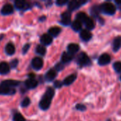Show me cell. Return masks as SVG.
<instances>
[{"label":"cell","instance_id":"obj_36","mask_svg":"<svg viewBox=\"0 0 121 121\" xmlns=\"http://www.w3.org/2000/svg\"><path fill=\"white\" fill-rule=\"evenodd\" d=\"M54 86L56 87V88H60L61 86H62V83L59 81H56L55 83H54Z\"/></svg>","mask_w":121,"mask_h":121},{"label":"cell","instance_id":"obj_34","mask_svg":"<svg viewBox=\"0 0 121 121\" xmlns=\"http://www.w3.org/2000/svg\"><path fill=\"white\" fill-rule=\"evenodd\" d=\"M18 65V60H13L11 62V66L12 68H15Z\"/></svg>","mask_w":121,"mask_h":121},{"label":"cell","instance_id":"obj_22","mask_svg":"<svg viewBox=\"0 0 121 121\" xmlns=\"http://www.w3.org/2000/svg\"><path fill=\"white\" fill-rule=\"evenodd\" d=\"M61 31V29L59 27H52L48 30V33L49 35L52 37H56L57 36Z\"/></svg>","mask_w":121,"mask_h":121},{"label":"cell","instance_id":"obj_21","mask_svg":"<svg viewBox=\"0 0 121 121\" xmlns=\"http://www.w3.org/2000/svg\"><path fill=\"white\" fill-rule=\"evenodd\" d=\"M14 5L18 9H24L27 6V3L24 0H16L14 2Z\"/></svg>","mask_w":121,"mask_h":121},{"label":"cell","instance_id":"obj_37","mask_svg":"<svg viewBox=\"0 0 121 121\" xmlns=\"http://www.w3.org/2000/svg\"><path fill=\"white\" fill-rule=\"evenodd\" d=\"M118 5H120V4H121V0H118V1H115Z\"/></svg>","mask_w":121,"mask_h":121},{"label":"cell","instance_id":"obj_20","mask_svg":"<svg viewBox=\"0 0 121 121\" xmlns=\"http://www.w3.org/2000/svg\"><path fill=\"white\" fill-rule=\"evenodd\" d=\"M5 52L9 55H12L15 52V47L12 43H8L5 47Z\"/></svg>","mask_w":121,"mask_h":121},{"label":"cell","instance_id":"obj_25","mask_svg":"<svg viewBox=\"0 0 121 121\" xmlns=\"http://www.w3.org/2000/svg\"><path fill=\"white\" fill-rule=\"evenodd\" d=\"M101 12L100 11V7L97 5H94L91 9V15L95 17V18H97L99 15V13Z\"/></svg>","mask_w":121,"mask_h":121},{"label":"cell","instance_id":"obj_14","mask_svg":"<svg viewBox=\"0 0 121 121\" xmlns=\"http://www.w3.org/2000/svg\"><path fill=\"white\" fill-rule=\"evenodd\" d=\"M15 93V90L11 88H7L3 86H0V94L1 95H11Z\"/></svg>","mask_w":121,"mask_h":121},{"label":"cell","instance_id":"obj_8","mask_svg":"<svg viewBox=\"0 0 121 121\" xmlns=\"http://www.w3.org/2000/svg\"><path fill=\"white\" fill-rule=\"evenodd\" d=\"M19 84V82H18V81L12 80V79H8V80L3 81L1 83L0 86H3L7 87V88H11V87H13V86H18Z\"/></svg>","mask_w":121,"mask_h":121},{"label":"cell","instance_id":"obj_12","mask_svg":"<svg viewBox=\"0 0 121 121\" xmlns=\"http://www.w3.org/2000/svg\"><path fill=\"white\" fill-rule=\"evenodd\" d=\"M121 48V36L116 37L113 42V50L114 52H117Z\"/></svg>","mask_w":121,"mask_h":121},{"label":"cell","instance_id":"obj_29","mask_svg":"<svg viewBox=\"0 0 121 121\" xmlns=\"http://www.w3.org/2000/svg\"><path fill=\"white\" fill-rule=\"evenodd\" d=\"M113 68L117 73H121V62H116L113 64Z\"/></svg>","mask_w":121,"mask_h":121},{"label":"cell","instance_id":"obj_16","mask_svg":"<svg viewBox=\"0 0 121 121\" xmlns=\"http://www.w3.org/2000/svg\"><path fill=\"white\" fill-rule=\"evenodd\" d=\"M76 77H77V76H76V74H72L69 75L68 77H67L64 79L63 84L64 85H66V86L71 85V84H73V83L75 82V80L76 79Z\"/></svg>","mask_w":121,"mask_h":121},{"label":"cell","instance_id":"obj_30","mask_svg":"<svg viewBox=\"0 0 121 121\" xmlns=\"http://www.w3.org/2000/svg\"><path fill=\"white\" fill-rule=\"evenodd\" d=\"M30 104V99H29V98H25L22 101H21V106L22 107H27Z\"/></svg>","mask_w":121,"mask_h":121},{"label":"cell","instance_id":"obj_39","mask_svg":"<svg viewBox=\"0 0 121 121\" xmlns=\"http://www.w3.org/2000/svg\"></svg>","mask_w":121,"mask_h":121},{"label":"cell","instance_id":"obj_33","mask_svg":"<svg viewBox=\"0 0 121 121\" xmlns=\"http://www.w3.org/2000/svg\"><path fill=\"white\" fill-rule=\"evenodd\" d=\"M29 48H30V45H29V44H26V45L24 46L23 50H22L23 53H24V54L26 53V52H27V51H28V50L29 49Z\"/></svg>","mask_w":121,"mask_h":121},{"label":"cell","instance_id":"obj_24","mask_svg":"<svg viewBox=\"0 0 121 121\" xmlns=\"http://www.w3.org/2000/svg\"><path fill=\"white\" fill-rule=\"evenodd\" d=\"M88 18V16L84 12H80L76 15V18H77L76 20L79 21L81 23H84Z\"/></svg>","mask_w":121,"mask_h":121},{"label":"cell","instance_id":"obj_4","mask_svg":"<svg viewBox=\"0 0 121 121\" xmlns=\"http://www.w3.org/2000/svg\"><path fill=\"white\" fill-rule=\"evenodd\" d=\"M87 1H76V0H74V1H71L68 2V9L70 11H73V10H76L77 9H78L80 6H81L83 4H86Z\"/></svg>","mask_w":121,"mask_h":121},{"label":"cell","instance_id":"obj_19","mask_svg":"<svg viewBox=\"0 0 121 121\" xmlns=\"http://www.w3.org/2000/svg\"><path fill=\"white\" fill-rule=\"evenodd\" d=\"M73 55L68 53V52H63L61 56V62L62 63H67L73 60Z\"/></svg>","mask_w":121,"mask_h":121},{"label":"cell","instance_id":"obj_17","mask_svg":"<svg viewBox=\"0 0 121 121\" xmlns=\"http://www.w3.org/2000/svg\"><path fill=\"white\" fill-rule=\"evenodd\" d=\"M25 86L28 89H34L38 86V82L34 79H29L25 82Z\"/></svg>","mask_w":121,"mask_h":121},{"label":"cell","instance_id":"obj_13","mask_svg":"<svg viewBox=\"0 0 121 121\" xmlns=\"http://www.w3.org/2000/svg\"><path fill=\"white\" fill-rule=\"evenodd\" d=\"M68 52L71 54V55H73L75 54L76 52H77L80 48H79V45L78 44H76V43H71L68 45Z\"/></svg>","mask_w":121,"mask_h":121},{"label":"cell","instance_id":"obj_27","mask_svg":"<svg viewBox=\"0 0 121 121\" xmlns=\"http://www.w3.org/2000/svg\"><path fill=\"white\" fill-rule=\"evenodd\" d=\"M46 48H45V47L44 45H39L36 46V52L37 54H39V55L44 56L46 54Z\"/></svg>","mask_w":121,"mask_h":121},{"label":"cell","instance_id":"obj_15","mask_svg":"<svg viewBox=\"0 0 121 121\" xmlns=\"http://www.w3.org/2000/svg\"><path fill=\"white\" fill-rule=\"evenodd\" d=\"M56 72L54 69H50L46 74V80H47L48 82H51L56 77Z\"/></svg>","mask_w":121,"mask_h":121},{"label":"cell","instance_id":"obj_1","mask_svg":"<svg viewBox=\"0 0 121 121\" xmlns=\"http://www.w3.org/2000/svg\"><path fill=\"white\" fill-rule=\"evenodd\" d=\"M54 96V90L51 87H48L46 89V91L45 92L44 95L43 96L42 99L40 101L39 106L42 110H47L51 102V99H53Z\"/></svg>","mask_w":121,"mask_h":121},{"label":"cell","instance_id":"obj_9","mask_svg":"<svg viewBox=\"0 0 121 121\" xmlns=\"http://www.w3.org/2000/svg\"><path fill=\"white\" fill-rule=\"evenodd\" d=\"M14 9L11 4H6L3 6V7L1 9V13L3 15H9L13 13Z\"/></svg>","mask_w":121,"mask_h":121},{"label":"cell","instance_id":"obj_35","mask_svg":"<svg viewBox=\"0 0 121 121\" xmlns=\"http://www.w3.org/2000/svg\"><path fill=\"white\" fill-rule=\"evenodd\" d=\"M56 69L57 70H61L62 69H63V65L61 64V63H59V64H58L56 66Z\"/></svg>","mask_w":121,"mask_h":121},{"label":"cell","instance_id":"obj_23","mask_svg":"<svg viewBox=\"0 0 121 121\" xmlns=\"http://www.w3.org/2000/svg\"><path fill=\"white\" fill-rule=\"evenodd\" d=\"M84 23H85V26H86V28H88V30H92L95 27L94 21L92 18H89V17L86 19V21L84 22Z\"/></svg>","mask_w":121,"mask_h":121},{"label":"cell","instance_id":"obj_31","mask_svg":"<svg viewBox=\"0 0 121 121\" xmlns=\"http://www.w3.org/2000/svg\"><path fill=\"white\" fill-rule=\"evenodd\" d=\"M76 108L77 110L81 111H85L86 109V106L84 105H83V104H78V105H76Z\"/></svg>","mask_w":121,"mask_h":121},{"label":"cell","instance_id":"obj_26","mask_svg":"<svg viewBox=\"0 0 121 121\" xmlns=\"http://www.w3.org/2000/svg\"><path fill=\"white\" fill-rule=\"evenodd\" d=\"M71 27H72L73 30H74L75 31H78V30H80L81 29V28H82V23H81L79 21L76 20V21H74L72 23Z\"/></svg>","mask_w":121,"mask_h":121},{"label":"cell","instance_id":"obj_2","mask_svg":"<svg viewBox=\"0 0 121 121\" xmlns=\"http://www.w3.org/2000/svg\"><path fill=\"white\" fill-rule=\"evenodd\" d=\"M100 11L108 15H113L116 11V6L111 2H106L102 4L100 6Z\"/></svg>","mask_w":121,"mask_h":121},{"label":"cell","instance_id":"obj_6","mask_svg":"<svg viewBox=\"0 0 121 121\" xmlns=\"http://www.w3.org/2000/svg\"><path fill=\"white\" fill-rule=\"evenodd\" d=\"M111 62V57L108 54H103L98 58V64L100 65H106Z\"/></svg>","mask_w":121,"mask_h":121},{"label":"cell","instance_id":"obj_7","mask_svg":"<svg viewBox=\"0 0 121 121\" xmlns=\"http://www.w3.org/2000/svg\"><path fill=\"white\" fill-rule=\"evenodd\" d=\"M61 23L64 26H68L71 23V13L69 11L62 13Z\"/></svg>","mask_w":121,"mask_h":121},{"label":"cell","instance_id":"obj_18","mask_svg":"<svg viewBox=\"0 0 121 121\" xmlns=\"http://www.w3.org/2000/svg\"><path fill=\"white\" fill-rule=\"evenodd\" d=\"M9 70L10 67L6 62H3L0 63V74H6L9 73Z\"/></svg>","mask_w":121,"mask_h":121},{"label":"cell","instance_id":"obj_32","mask_svg":"<svg viewBox=\"0 0 121 121\" xmlns=\"http://www.w3.org/2000/svg\"><path fill=\"white\" fill-rule=\"evenodd\" d=\"M68 3V1L67 0H58L56 1V4L58 5V6H63L66 4Z\"/></svg>","mask_w":121,"mask_h":121},{"label":"cell","instance_id":"obj_28","mask_svg":"<svg viewBox=\"0 0 121 121\" xmlns=\"http://www.w3.org/2000/svg\"><path fill=\"white\" fill-rule=\"evenodd\" d=\"M13 121H25L24 117L19 113H16V114H14V117H13Z\"/></svg>","mask_w":121,"mask_h":121},{"label":"cell","instance_id":"obj_11","mask_svg":"<svg viewBox=\"0 0 121 121\" xmlns=\"http://www.w3.org/2000/svg\"><path fill=\"white\" fill-rule=\"evenodd\" d=\"M80 37L83 40L88 41L92 38V34L88 30H82L81 33H80Z\"/></svg>","mask_w":121,"mask_h":121},{"label":"cell","instance_id":"obj_10","mask_svg":"<svg viewBox=\"0 0 121 121\" xmlns=\"http://www.w3.org/2000/svg\"><path fill=\"white\" fill-rule=\"evenodd\" d=\"M52 37L49 35V34H44L42 35V36L40 38V41L41 43L44 45H48L52 43Z\"/></svg>","mask_w":121,"mask_h":121},{"label":"cell","instance_id":"obj_38","mask_svg":"<svg viewBox=\"0 0 121 121\" xmlns=\"http://www.w3.org/2000/svg\"><path fill=\"white\" fill-rule=\"evenodd\" d=\"M111 121V120H108V121Z\"/></svg>","mask_w":121,"mask_h":121},{"label":"cell","instance_id":"obj_5","mask_svg":"<svg viewBox=\"0 0 121 121\" xmlns=\"http://www.w3.org/2000/svg\"><path fill=\"white\" fill-rule=\"evenodd\" d=\"M44 62H43V60L41 57H35L33 59L32 62H31V66L34 69L39 70L41 69L43 67Z\"/></svg>","mask_w":121,"mask_h":121},{"label":"cell","instance_id":"obj_3","mask_svg":"<svg viewBox=\"0 0 121 121\" xmlns=\"http://www.w3.org/2000/svg\"><path fill=\"white\" fill-rule=\"evenodd\" d=\"M77 62L80 66L85 67L91 64V60L85 52H81L77 57Z\"/></svg>","mask_w":121,"mask_h":121}]
</instances>
